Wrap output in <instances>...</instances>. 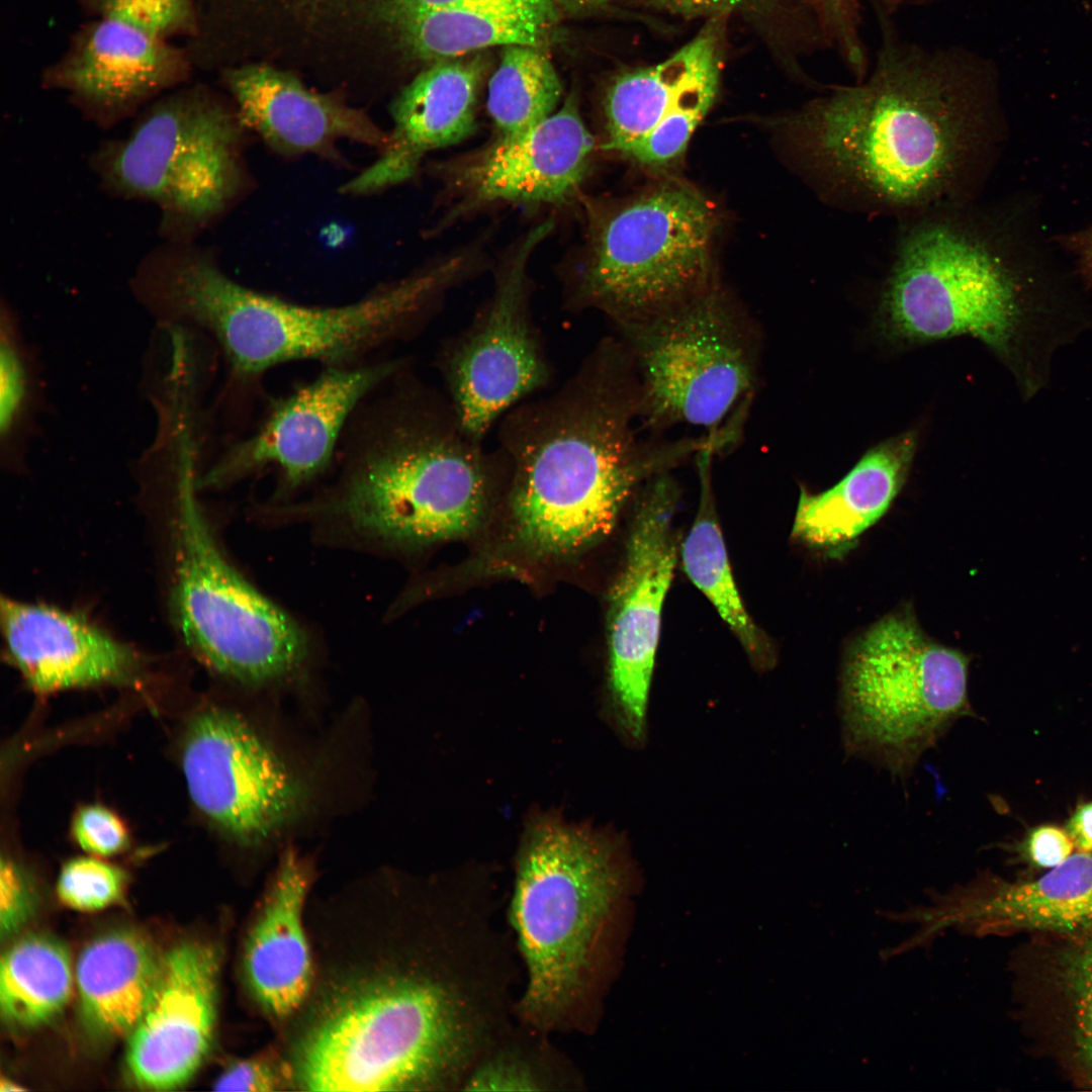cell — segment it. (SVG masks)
Returning a JSON list of instances; mask_svg holds the SVG:
<instances>
[{
  "mask_svg": "<svg viewBox=\"0 0 1092 1092\" xmlns=\"http://www.w3.org/2000/svg\"><path fill=\"white\" fill-rule=\"evenodd\" d=\"M97 17L123 22L170 40L192 33L196 26L193 0H89Z\"/></svg>",
  "mask_w": 1092,
  "mask_h": 1092,
  "instance_id": "d590c367",
  "label": "cell"
},
{
  "mask_svg": "<svg viewBox=\"0 0 1092 1092\" xmlns=\"http://www.w3.org/2000/svg\"><path fill=\"white\" fill-rule=\"evenodd\" d=\"M1065 830L1079 851L1092 852V801L1077 807Z\"/></svg>",
  "mask_w": 1092,
  "mask_h": 1092,
  "instance_id": "ee69618b",
  "label": "cell"
},
{
  "mask_svg": "<svg viewBox=\"0 0 1092 1092\" xmlns=\"http://www.w3.org/2000/svg\"><path fill=\"white\" fill-rule=\"evenodd\" d=\"M555 7L572 12H581L598 8L609 0H551Z\"/></svg>",
  "mask_w": 1092,
  "mask_h": 1092,
  "instance_id": "bcb514c9",
  "label": "cell"
},
{
  "mask_svg": "<svg viewBox=\"0 0 1092 1092\" xmlns=\"http://www.w3.org/2000/svg\"><path fill=\"white\" fill-rule=\"evenodd\" d=\"M38 358L25 339L14 307L0 306V455L8 467L25 462L37 430L44 394Z\"/></svg>",
  "mask_w": 1092,
  "mask_h": 1092,
  "instance_id": "1f68e13d",
  "label": "cell"
},
{
  "mask_svg": "<svg viewBox=\"0 0 1092 1092\" xmlns=\"http://www.w3.org/2000/svg\"><path fill=\"white\" fill-rule=\"evenodd\" d=\"M189 75L185 51L123 22L97 17L48 67L41 84L63 93L85 121L108 131L185 85Z\"/></svg>",
  "mask_w": 1092,
  "mask_h": 1092,
  "instance_id": "ac0fdd59",
  "label": "cell"
},
{
  "mask_svg": "<svg viewBox=\"0 0 1092 1092\" xmlns=\"http://www.w3.org/2000/svg\"><path fill=\"white\" fill-rule=\"evenodd\" d=\"M594 139L573 95L550 116L510 138H496L449 170L456 194L451 218L494 202L562 204L588 171Z\"/></svg>",
  "mask_w": 1092,
  "mask_h": 1092,
  "instance_id": "d6986e66",
  "label": "cell"
},
{
  "mask_svg": "<svg viewBox=\"0 0 1092 1092\" xmlns=\"http://www.w3.org/2000/svg\"><path fill=\"white\" fill-rule=\"evenodd\" d=\"M969 657L929 637L910 608L885 615L847 648L840 677L844 745L904 775L972 714Z\"/></svg>",
  "mask_w": 1092,
  "mask_h": 1092,
  "instance_id": "9c48e42d",
  "label": "cell"
},
{
  "mask_svg": "<svg viewBox=\"0 0 1092 1092\" xmlns=\"http://www.w3.org/2000/svg\"><path fill=\"white\" fill-rule=\"evenodd\" d=\"M15 1090H22V1088L17 1087L14 1083H12V1082H10L8 1080L5 1081L3 1079L1 1081V1091H15Z\"/></svg>",
  "mask_w": 1092,
  "mask_h": 1092,
  "instance_id": "c3c4849f",
  "label": "cell"
},
{
  "mask_svg": "<svg viewBox=\"0 0 1092 1092\" xmlns=\"http://www.w3.org/2000/svg\"><path fill=\"white\" fill-rule=\"evenodd\" d=\"M224 83L245 128L282 159L313 157L347 167L343 143L377 152L387 144L388 130L365 111L335 95L312 91L285 72L245 66L229 71Z\"/></svg>",
  "mask_w": 1092,
  "mask_h": 1092,
  "instance_id": "7402d4cb",
  "label": "cell"
},
{
  "mask_svg": "<svg viewBox=\"0 0 1092 1092\" xmlns=\"http://www.w3.org/2000/svg\"><path fill=\"white\" fill-rule=\"evenodd\" d=\"M551 0H505L400 16L394 24L404 47L436 62L492 47L550 42L557 22Z\"/></svg>",
  "mask_w": 1092,
  "mask_h": 1092,
  "instance_id": "4316f807",
  "label": "cell"
},
{
  "mask_svg": "<svg viewBox=\"0 0 1092 1092\" xmlns=\"http://www.w3.org/2000/svg\"><path fill=\"white\" fill-rule=\"evenodd\" d=\"M547 390L502 417L496 447L518 536L541 554L574 553L603 538L642 480L709 444L639 442L637 381L621 340L600 341Z\"/></svg>",
  "mask_w": 1092,
  "mask_h": 1092,
  "instance_id": "3957f363",
  "label": "cell"
},
{
  "mask_svg": "<svg viewBox=\"0 0 1092 1092\" xmlns=\"http://www.w3.org/2000/svg\"><path fill=\"white\" fill-rule=\"evenodd\" d=\"M496 1L505 0H387L383 10L389 21L411 14Z\"/></svg>",
  "mask_w": 1092,
  "mask_h": 1092,
  "instance_id": "7bdbcfd3",
  "label": "cell"
},
{
  "mask_svg": "<svg viewBox=\"0 0 1092 1092\" xmlns=\"http://www.w3.org/2000/svg\"><path fill=\"white\" fill-rule=\"evenodd\" d=\"M533 228L498 267L493 290L470 323L446 340L436 364L464 431L484 442L502 417L550 387L553 370L534 324L528 262L553 230Z\"/></svg>",
  "mask_w": 1092,
  "mask_h": 1092,
  "instance_id": "4fadbf2b",
  "label": "cell"
},
{
  "mask_svg": "<svg viewBox=\"0 0 1092 1092\" xmlns=\"http://www.w3.org/2000/svg\"><path fill=\"white\" fill-rule=\"evenodd\" d=\"M217 971L216 952L196 941L162 958L155 989L129 1033L126 1066L138 1086L175 1089L197 1071L213 1034Z\"/></svg>",
  "mask_w": 1092,
  "mask_h": 1092,
  "instance_id": "44dd1931",
  "label": "cell"
},
{
  "mask_svg": "<svg viewBox=\"0 0 1092 1092\" xmlns=\"http://www.w3.org/2000/svg\"><path fill=\"white\" fill-rule=\"evenodd\" d=\"M1007 251L959 218L922 220L900 244L885 289L891 332L915 342L969 335L1003 350L1020 308Z\"/></svg>",
  "mask_w": 1092,
  "mask_h": 1092,
  "instance_id": "7c38bea8",
  "label": "cell"
},
{
  "mask_svg": "<svg viewBox=\"0 0 1092 1092\" xmlns=\"http://www.w3.org/2000/svg\"><path fill=\"white\" fill-rule=\"evenodd\" d=\"M182 767L195 806L237 841L281 829L303 802L300 783L238 715L209 708L189 722Z\"/></svg>",
  "mask_w": 1092,
  "mask_h": 1092,
  "instance_id": "9a60e30c",
  "label": "cell"
},
{
  "mask_svg": "<svg viewBox=\"0 0 1092 1092\" xmlns=\"http://www.w3.org/2000/svg\"><path fill=\"white\" fill-rule=\"evenodd\" d=\"M677 489L660 471L639 499L627 554L611 595L610 680L622 724L644 736L646 711L663 603L676 563L672 516Z\"/></svg>",
  "mask_w": 1092,
  "mask_h": 1092,
  "instance_id": "2e32d148",
  "label": "cell"
},
{
  "mask_svg": "<svg viewBox=\"0 0 1092 1092\" xmlns=\"http://www.w3.org/2000/svg\"><path fill=\"white\" fill-rule=\"evenodd\" d=\"M286 1074L274 1060L256 1057L234 1063L216 1079L218 1091L270 1092L287 1084Z\"/></svg>",
  "mask_w": 1092,
  "mask_h": 1092,
  "instance_id": "f35d334b",
  "label": "cell"
},
{
  "mask_svg": "<svg viewBox=\"0 0 1092 1092\" xmlns=\"http://www.w3.org/2000/svg\"><path fill=\"white\" fill-rule=\"evenodd\" d=\"M72 833L80 847L100 856L118 853L128 844L127 830L120 818L100 805L81 808L73 819Z\"/></svg>",
  "mask_w": 1092,
  "mask_h": 1092,
  "instance_id": "74e56055",
  "label": "cell"
},
{
  "mask_svg": "<svg viewBox=\"0 0 1092 1092\" xmlns=\"http://www.w3.org/2000/svg\"><path fill=\"white\" fill-rule=\"evenodd\" d=\"M574 1083L542 1036L520 1039L507 1030L474 1065L462 1090L549 1091Z\"/></svg>",
  "mask_w": 1092,
  "mask_h": 1092,
  "instance_id": "e575fe53",
  "label": "cell"
},
{
  "mask_svg": "<svg viewBox=\"0 0 1092 1092\" xmlns=\"http://www.w3.org/2000/svg\"><path fill=\"white\" fill-rule=\"evenodd\" d=\"M500 464L498 450L470 437L445 392L408 362L357 408L336 479L302 511L379 543L456 538L478 525Z\"/></svg>",
  "mask_w": 1092,
  "mask_h": 1092,
  "instance_id": "277c9868",
  "label": "cell"
},
{
  "mask_svg": "<svg viewBox=\"0 0 1092 1092\" xmlns=\"http://www.w3.org/2000/svg\"><path fill=\"white\" fill-rule=\"evenodd\" d=\"M125 881V874L115 866L92 857H77L63 867L57 892L65 905L94 911L120 900Z\"/></svg>",
  "mask_w": 1092,
  "mask_h": 1092,
  "instance_id": "8d00e7d4",
  "label": "cell"
},
{
  "mask_svg": "<svg viewBox=\"0 0 1092 1092\" xmlns=\"http://www.w3.org/2000/svg\"><path fill=\"white\" fill-rule=\"evenodd\" d=\"M672 11L685 14L722 15L740 0H652Z\"/></svg>",
  "mask_w": 1092,
  "mask_h": 1092,
  "instance_id": "f6af8a7d",
  "label": "cell"
},
{
  "mask_svg": "<svg viewBox=\"0 0 1092 1092\" xmlns=\"http://www.w3.org/2000/svg\"><path fill=\"white\" fill-rule=\"evenodd\" d=\"M886 5H902V4H915L922 3L925 0H875Z\"/></svg>",
  "mask_w": 1092,
  "mask_h": 1092,
  "instance_id": "7dc6e473",
  "label": "cell"
},
{
  "mask_svg": "<svg viewBox=\"0 0 1092 1092\" xmlns=\"http://www.w3.org/2000/svg\"><path fill=\"white\" fill-rule=\"evenodd\" d=\"M708 23L701 55L670 110L645 135L624 147L619 154L654 171L671 167L684 156L689 142L711 108L721 73V21Z\"/></svg>",
  "mask_w": 1092,
  "mask_h": 1092,
  "instance_id": "836d02e7",
  "label": "cell"
},
{
  "mask_svg": "<svg viewBox=\"0 0 1092 1092\" xmlns=\"http://www.w3.org/2000/svg\"><path fill=\"white\" fill-rule=\"evenodd\" d=\"M162 959L140 934L114 931L93 939L79 956L76 983L82 1016L98 1035L129 1034L145 1011Z\"/></svg>",
  "mask_w": 1092,
  "mask_h": 1092,
  "instance_id": "83f0119b",
  "label": "cell"
},
{
  "mask_svg": "<svg viewBox=\"0 0 1092 1092\" xmlns=\"http://www.w3.org/2000/svg\"><path fill=\"white\" fill-rule=\"evenodd\" d=\"M1010 966L1032 1045L1076 1088L1092 1090V926L1031 935Z\"/></svg>",
  "mask_w": 1092,
  "mask_h": 1092,
  "instance_id": "ffe728a7",
  "label": "cell"
},
{
  "mask_svg": "<svg viewBox=\"0 0 1092 1092\" xmlns=\"http://www.w3.org/2000/svg\"><path fill=\"white\" fill-rule=\"evenodd\" d=\"M929 903L889 913L916 926L898 944L902 952L925 947L946 929L987 935L1069 934L1092 926V852L1079 851L1046 874L1007 881L981 874L966 885L929 894Z\"/></svg>",
  "mask_w": 1092,
  "mask_h": 1092,
  "instance_id": "e0dca14e",
  "label": "cell"
},
{
  "mask_svg": "<svg viewBox=\"0 0 1092 1092\" xmlns=\"http://www.w3.org/2000/svg\"><path fill=\"white\" fill-rule=\"evenodd\" d=\"M1057 242L1073 256L1080 276L1092 289V224L1073 233L1060 235L1057 237Z\"/></svg>",
  "mask_w": 1092,
  "mask_h": 1092,
  "instance_id": "b9f144b4",
  "label": "cell"
},
{
  "mask_svg": "<svg viewBox=\"0 0 1092 1092\" xmlns=\"http://www.w3.org/2000/svg\"><path fill=\"white\" fill-rule=\"evenodd\" d=\"M307 887L305 867L288 851L246 945L245 972L252 993L277 1017L290 1014L302 1003L311 982L310 952L302 923Z\"/></svg>",
  "mask_w": 1092,
  "mask_h": 1092,
  "instance_id": "484cf974",
  "label": "cell"
},
{
  "mask_svg": "<svg viewBox=\"0 0 1092 1092\" xmlns=\"http://www.w3.org/2000/svg\"><path fill=\"white\" fill-rule=\"evenodd\" d=\"M719 216L696 188L666 181L609 206L589 225L568 307L618 327L661 314L712 286Z\"/></svg>",
  "mask_w": 1092,
  "mask_h": 1092,
  "instance_id": "ba28073f",
  "label": "cell"
},
{
  "mask_svg": "<svg viewBox=\"0 0 1092 1092\" xmlns=\"http://www.w3.org/2000/svg\"><path fill=\"white\" fill-rule=\"evenodd\" d=\"M130 121L126 133L100 141L87 164L107 196L155 207L160 241H199L251 193L252 135L232 101L185 84Z\"/></svg>",
  "mask_w": 1092,
  "mask_h": 1092,
  "instance_id": "52a82bcc",
  "label": "cell"
},
{
  "mask_svg": "<svg viewBox=\"0 0 1092 1092\" xmlns=\"http://www.w3.org/2000/svg\"><path fill=\"white\" fill-rule=\"evenodd\" d=\"M0 922L2 935L16 931L29 915L31 889L22 869L3 857L0 869Z\"/></svg>",
  "mask_w": 1092,
  "mask_h": 1092,
  "instance_id": "ab89813d",
  "label": "cell"
},
{
  "mask_svg": "<svg viewBox=\"0 0 1092 1092\" xmlns=\"http://www.w3.org/2000/svg\"><path fill=\"white\" fill-rule=\"evenodd\" d=\"M707 25L665 61L618 76L604 100L607 143L619 153L648 133L670 110L706 42Z\"/></svg>",
  "mask_w": 1092,
  "mask_h": 1092,
  "instance_id": "f546056e",
  "label": "cell"
},
{
  "mask_svg": "<svg viewBox=\"0 0 1092 1092\" xmlns=\"http://www.w3.org/2000/svg\"><path fill=\"white\" fill-rule=\"evenodd\" d=\"M503 49L499 63L488 80L486 107L497 138H510L554 113L563 89L542 48Z\"/></svg>",
  "mask_w": 1092,
  "mask_h": 1092,
  "instance_id": "d6a6232c",
  "label": "cell"
},
{
  "mask_svg": "<svg viewBox=\"0 0 1092 1092\" xmlns=\"http://www.w3.org/2000/svg\"><path fill=\"white\" fill-rule=\"evenodd\" d=\"M1074 843L1065 829L1040 825L1026 835L1019 846L1021 856L1035 869L1051 870L1072 855Z\"/></svg>",
  "mask_w": 1092,
  "mask_h": 1092,
  "instance_id": "60d3db41",
  "label": "cell"
},
{
  "mask_svg": "<svg viewBox=\"0 0 1092 1092\" xmlns=\"http://www.w3.org/2000/svg\"><path fill=\"white\" fill-rule=\"evenodd\" d=\"M652 425L689 424L732 442L757 378L752 325L713 285L656 316L618 327Z\"/></svg>",
  "mask_w": 1092,
  "mask_h": 1092,
  "instance_id": "8fae6325",
  "label": "cell"
},
{
  "mask_svg": "<svg viewBox=\"0 0 1092 1092\" xmlns=\"http://www.w3.org/2000/svg\"><path fill=\"white\" fill-rule=\"evenodd\" d=\"M467 273L459 254L347 303L305 304L240 282L223 268L218 251L199 241L160 242L141 259L131 290L157 325L187 327L211 341L225 367L216 404L224 414L275 367L298 361L352 365L412 338Z\"/></svg>",
  "mask_w": 1092,
  "mask_h": 1092,
  "instance_id": "6da1fadb",
  "label": "cell"
},
{
  "mask_svg": "<svg viewBox=\"0 0 1092 1092\" xmlns=\"http://www.w3.org/2000/svg\"><path fill=\"white\" fill-rule=\"evenodd\" d=\"M174 477L172 607L187 647L214 671L244 684L280 679L298 670L308 639L284 611L226 560L197 498L199 464L181 457Z\"/></svg>",
  "mask_w": 1092,
  "mask_h": 1092,
  "instance_id": "30bf717a",
  "label": "cell"
},
{
  "mask_svg": "<svg viewBox=\"0 0 1092 1092\" xmlns=\"http://www.w3.org/2000/svg\"><path fill=\"white\" fill-rule=\"evenodd\" d=\"M407 362L402 357L324 366L312 379L271 398L257 427L228 443L205 467L199 489L273 469L279 489L288 493L324 476L357 408Z\"/></svg>",
  "mask_w": 1092,
  "mask_h": 1092,
  "instance_id": "5bb4252c",
  "label": "cell"
},
{
  "mask_svg": "<svg viewBox=\"0 0 1092 1092\" xmlns=\"http://www.w3.org/2000/svg\"><path fill=\"white\" fill-rule=\"evenodd\" d=\"M629 874L599 833L542 817L523 841L510 923L526 982L514 1011L542 1032L581 1028L598 1012L631 922Z\"/></svg>",
  "mask_w": 1092,
  "mask_h": 1092,
  "instance_id": "8992f818",
  "label": "cell"
},
{
  "mask_svg": "<svg viewBox=\"0 0 1092 1092\" xmlns=\"http://www.w3.org/2000/svg\"><path fill=\"white\" fill-rule=\"evenodd\" d=\"M69 953L57 940L29 935L3 953L0 968V1007L14 1027L32 1028L55 1018L72 991Z\"/></svg>",
  "mask_w": 1092,
  "mask_h": 1092,
  "instance_id": "4dcf8cb0",
  "label": "cell"
},
{
  "mask_svg": "<svg viewBox=\"0 0 1092 1092\" xmlns=\"http://www.w3.org/2000/svg\"><path fill=\"white\" fill-rule=\"evenodd\" d=\"M963 54L886 49L870 78L790 121L789 135L834 202L918 212L957 202L986 120Z\"/></svg>",
  "mask_w": 1092,
  "mask_h": 1092,
  "instance_id": "7a4b0ae2",
  "label": "cell"
},
{
  "mask_svg": "<svg viewBox=\"0 0 1092 1092\" xmlns=\"http://www.w3.org/2000/svg\"><path fill=\"white\" fill-rule=\"evenodd\" d=\"M493 967L458 940L428 966L400 972L338 1004L302 1041L308 1091L462 1089L506 1027Z\"/></svg>",
  "mask_w": 1092,
  "mask_h": 1092,
  "instance_id": "5b68a950",
  "label": "cell"
},
{
  "mask_svg": "<svg viewBox=\"0 0 1092 1092\" xmlns=\"http://www.w3.org/2000/svg\"><path fill=\"white\" fill-rule=\"evenodd\" d=\"M713 454L712 449L698 452L701 503L696 521L681 545L684 569L734 632L753 663L768 667L774 663L772 648L741 601L715 517L710 481Z\"/></svg>",
  "mask_w": 1092,
  "mask_h": 1092,
  "instance_id": "f1b7e54d",
  "label": "cell"
},
{
  "mask_svg": "<svg viewBox=\"0 0 1092 1092\" xmlns=\"http://www.w3.org/2000/svg\"><path fill=\"white\" fill-rule=\"evenodd\" d=\"M8 658L38 693L132 680L140 659L84 617L41 604L1 600Z\"/></svg>",
  "mask_w": 1092,
  "mask_h": 1092,
  "instance_id": "cb8c5ba5",
  "label": "cell"
},
{
  "mask_svg": "<svg viewBox=\"0 0 1092 1092\" xmlns=\"http://www.w3.org/2000/svg\"><path fill=\"white\" fill-rule=\"evenodd\" d=\"M486 67L471 54L433 62L416 76L391 105L386 146L339 193L363 198L386 192L413 179L427 153L471 134Z\"/></svg>",
  "mask_w": 1092,
  "mask_h": 1092,
  "instance_id": "603a6c76",
  "label": "cell"
},
{
  "mask_svg": "<svg viewBox=\"0 0 1092 1092\" xmlns=\"http://www.w3.org/2000/svg\"><path fill=\"white\" fill-rule=\"evenodd\" d=\"M916 448L913 433L873 447L833 486L802 489L793 537L809 547L833 552L854 542L888 512L909 472Z\"/></svg>",
  "mask_w": 1092,
  "mask_h": 1092,
  "instance_id": "d4e9b609",
  "label": "cell"
}]
</instances>
